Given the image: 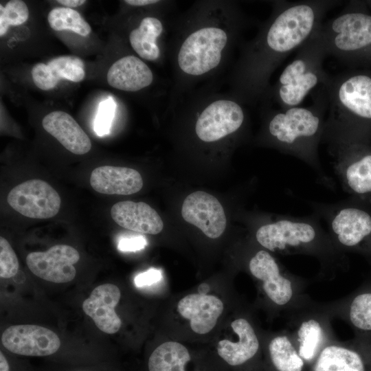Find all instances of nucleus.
Instances as JSON below:
<instances>
[{
  "instance_id": "obj_37",
  "label": "nucleus",
  "mask_w": 371,
  "mask_h": 371,
  "mask_svg": "<svg viewBox=\"0 0 371 371\" xmlns=\"http://www.w3.org/2000/svg\"><path fill=\"white\" fill-rule=\"evenodd\" d=\"M73 371H91V370H83V369H78V370H73Z\"/></svg>"
},
{
  "instance_id": "obj_19",
  "label": "nucleus",
  "mask_w": 371,
  "mask_h": 371,
  "mask_svg": "<svg viewBox=\"0 0 371 371\" xmlns=\"http://www.w3.org/2000/svg\"><path fill=\"white\" fill-rule=\"evenodd\" d=\"M107 82L112 87L125 91H137L149 86L153 73L140 58L126 56L117 60L107 72Z\"/></svg>"
},
{
  "instance_id": "obj_4",
  "label": "nucleus",
  "mask_w": 371,
  "mask_h": 371,
  "mask_svg": "<svg viewBox=\"0 0 371 371\" xmlns=\"http://www.w3.org/2000/svg\"><path fill=\"white\" fill-rule=\"evenodd\" d=\"M335 171L344 188L359 198H371V150L347 134L324 129Z\"/></svg>"
},
{
  "instance_id": "obj_29",
  "label": "nucleus",
  "mask_w": 371,
  "mask_h": 371,
  "mask_svg": "<svg viewBox=\"0 0 371 371\" xmlns=\"http://www.w3.org/2000/svg\"><path fill=\"white\" fill-rule=\"evenodd\" d=\"M115 108L116 104L111 97L99 104L94 121V131L98 136L102 137L109 133Z\"/></svg>"
},
{
  "instance_id": "obj_22",
  "label": "nucleus",
  "mask_w": 371,
  "mask_h": 371,
  "mask_svg": "<svg viewBox=\"0 0 371 371\" xmlns=\"http://www.w3.org/2000/svg\"><path fill=\"white\" fill-rule=\"evenodd\" d=\"M191 357L188 349L176 341H166L157 347L148 361V371H186Z\"/></svg>"
},
{
  "instance_id": "obj_23",
  "label": "nucleus",
  "mask_w": 371,
  "mask_h": 371,
  "mask_svg": "<svg viewBox=\"0 0 371 371\" xmlns=\"http://www.w3.org/2000/svg\"><path fill=\"white\" fill-rule=\"evenodd\" d=\"M269 354L276 371H303L304 360L286 336H278L271 341Z\"/></svg>"
},
{
  "instance_id": "obj_7",
  "label": "nucleus",
  "mask_w": 371,
  "mask_h": 371,
  "mask_svg": "<svg viewBox=\"0 0 371 371\" xmlns=\"http://www.w3.org/2000/svg\"><path fill=\"white\" fill-rule=\"evenodd\" d=\"M227 43L226 32L218 27H206L192 32L179 49V67L193 76L208 72L218 65Z\"/></svg>"
},
{
  "instance_id": "obj_5",
  "label": "nucleus",
  "mask_w": 371,
  "mask_h": 371,
  "mask_svg": "<svg viewBox=\"0 0 371 371\" xmlns=\"http://www.w3.org/2000/svg\"><path fill=\"white\" fill-rule=\"evenodd\" d=\"M319 32L327 56L348 61L371 47V15L347 7L322 23Z\"/></svg>"
},
{
  "instance_id": "obj_34",
  "label": "nucleus",
  "mask_w": 371,
  "mask_h": 371,
  "mask_svg": "<svg viewBox=\"0 0 371 371\" xmlns=\"http://www.w3.org/2000/svg\"><path fill=\"white\" fill-rule=\"evenodd\" d=\"M57 2L58 3H60L66 8H76L78 7L85 3H86V1L85 0H58Z\"/></svg>"
},
{
  "instance_id": "obj_30",
  "label": "nucleus",
  "mask_w": 371,
  "mask_h": 371,
  "mask_svg": "<svg viewBox=\"0 0 371 371\" xmlns=\"http://www.w3.org/2000/svg\"><path fill=\"white\" fill-rule=\"evenodd\" d=\"M19 265L17 256L10 244L3 236L0 237V276L2 278H10L14 276L19 270Z\"/></svg>"
},
{
  "instance_id": "obj_17",
  "label": "nucleus",
  "mask_w": 371,
  "mask_h": 371,
  "mask_svg": "<svg viewBox=\"0 0 371 371\" xmlns=\"http://www.w3.org/2000/svg\"><path fill=\"white\" fill-rule=\"evenodd\" d=\"M90 184L94 190L101 194L129 195L142 188L143 179L135 169L102 166L93 170Z\"/></svg>"
},
{
  "instance_id": "obj_6",
  "label": "nucleus",
  "mask_w": 371,
  "mask_h": 371,
  "mask_svg": "<svg viewBox=\"0 0 371 371\" xmlns=\"http://www.w3.org/2000/svg\"><path fill=\"white\" fill-rule=\"evenodd\" d=\"M257 242L271 251L287 252L313 247L326 237L316 213L305 217L278 215L256 231Z\"/></svg>"
},
{
  "instance_id": "obj_28",
  "label": "nucleus",
  "mask_w": 371,
  "mask_h": 371,
  "mask_svg": "<svg viewBox=\"0 0 371 371\" xmlns=\"http://www.w3.org/2000/svg\"><path fill=\"white\" fill-rule=\"evenodd\" d=\"M350 318L357 328L371 330V293H363L357 295L352 301Z\"/></svg>"
},
{
  "instance_id": "obj_11",
  "label": "nucleus",
  "mask_w": 371,
  "mask_h": 371,
  "mask_svg": "<svg viewBox=\"0 0 371 371\" xmlns=\"http://www.w3.org/2000/svg\"><path fill=\"white\" fill-rule=\"evenodd\" d=\"M78 251L67 245H56L45 251L30 253L26 257L29 269L38 278L54 283H65L76 276L74 265Z\"/></svg>"
},
{
  "instance_id": "obj_3",
  "label": "nucleus",
  "mask_w": 371,
  "mask_h": 371,
  "mask_svg": "<svg viewBox=\"0 0 371 371\" xmlns=\"http://www.w3.org/2000/svg\"><path fill=\"white\" fill-rule=\"evenodd\" d=\"M329 114L325 128L352 134L358 121H371V76L339 74L324 87Z\"/></svg>"
},
{
  "instance_id": "obj_31",
  "label": "nucleus",
  "mask_w": 371,
  "mask_h": 371,
  "mask_svg": "<svg viewBox=\"0 0 371 371\" xmlns=\"http://www.w3.org/2000/svg\"><path fill=\"white\" fill-rule=\"evenodd\" d=\"M32 77L35 85L47 91L54 88L59 82L52 74L47 64L39 63L32 69Z\"/></svg>"
},
{
  "instance_id": "obj_27",
  "label": "nucleus",
  "mask_w": 371,
  "mask_h": 371,
  "mask_svg": "<svg viewBox=\"0 0 371 371\" xmlns=\"http://www.w3.org/2000/svg\"><path fill=\"white\" fill-rule=\"evenodd\" d=\"M29 10L21 0L9 1L5 6L0 5V36H3L10 25H20L27 21Z\"/></svg>"
},
{
  "instance_id": "obj_14",
  "label": "nucleus",
  "mask_w": 371,
  "mask_h": 371,
  "mask_svg": "<svg viewBox=\"0 0 371 371\" xmlns=\"http://www.w3.org/2000/svg\"><path fill=\"white\" fill-rule=\"evenodd\" d=\"M251 273L263 282V289L271 301L284 305L292 297L291 282L281 275L275 258L265 250H260L250 259Z\"/></svg>"
},
{
  "instance_id": "obj_15",
  "label": "nucleus",
  "mask_w": 371,
  "mask_h": 371,
  "mask_svg": "<svg viewBox=\"0 0 371 371\" xmlns=\"http://www.w3.org/2000/svg\"><path fill=\"white\" fill-rule=\"evenodd\" d=\"M177 311L183 317L190 321L194 332L204 335L216 326L223 313V304L214 295L193 293L179 300Z\"/></svg>"
},
{
  "instance_id": "obj_8",
  "label": "nucleus",
  "mask_w": 371,
  "mask_h": 371,
  "mask_svg": "<svg viewBox=\"0 0 371 371\" xmlns=\"http://www.w3.org/2000/svg\"><path fill=\"white\" fill-rule=\"evenodd\" d=\"M7 200L17 212L38 219L56 216L61 204L56 190L41 179H30L17 185L8 193Z\"/></svg>"
},
{
  "instance_id": "obj_24",
  "label": "nucleus",
  "mask_w": 371,
  "mask_h": 371,
  "mask_svg": "<svg viewBox=\"0 0 371 371\" xmlns=\"http://www.w3.org/2000/svg\"><path fill=\"white\" fill-rule=\"evenodd\" d=\"M48 23L54 30H71L82 36L89 35L91 31L89 24L76 10L66 8H53L47 16Z\"/></svg>"
},
{
  "instance_id": "obj_12",
  "label": "nucleus",
  "mask_w": 371,
  "mask_h": 371,
  "mask_svg": "<svg viewBox=\"0 0 371 371\" xmlns=\"http://www.w3.org/2000/svg\"><path fill=\"white\" fill-rule=\"evenodd\" d=\"M183 218L200 229L210 238H217L224 232L227 219L218 199L203 191L189 194L181 207Z\"/></svg>"
},
{
  "instance_id": "obj_20",
  "label": "nucleus",
  "mask_w": 371,
  "mask_h": 371,
  "mask_svg": "<svg viewBox=\"0 0 371 371\" xmlns=\"http://www.w3.org/2000/svg\"><path fill=\"white\" fill-rule=\"evenodd\" d=\"M231 326L238 336V341L221 340L217 345V352L229 365L238 366L247 363L256 355L259 341L254 328L245 319H235Z\"/></svg>"
},
{
  "instance_id": "obj_33",
  "label": "nucleus",
  "mask_w": 371,
  "mask_h": 371,
  "mask_svg": "<svg viewBox=\"0 0 371 371\" xmlns=\"http://www.w3.org/2000/svg\"><path fill=\"white\" fill-rule=\"evenodd\" d=\"M161 279V270L150 268L147 271L137 274L134 278V283L137 287H144L157 283Z\"/></svg>"
},
{
  "instance_id": "obj_21",
  "label": "nucleus",
  "mask_w": 371,
  "mask_h": 371,
  "mask_svg": "<svg viewBox=\"0 0 371 371\" xmlns=\"http://www.w3.org/2000/svg\"><path fill=\"white\" fill-rule=\"evenodd\" d=\"M162 30V24L157 18L143 19L139 27L133 30L129 34L131 47L144 59L148 60L157 59L160 52L156 40Z\"/></svg>"
},
{
  "instance_id": "obj_9",
  "label": "nucleus",
  "mask_w": 371,
  "mask_h": 371,
  "mask_svg": "<svg viewBox=\"0 0 371 371\" xmlns=\"http://www.w3.org/2000/svg\"><path fill=\"white\" fill-rule=\"evenodd\" d=\"M1 344L10 352L26 357H49L58 352L60 340L49 328L33 324L14 325L1 335Z\"/></svg>"
},
{
  "instance_id": "obj_1",
  "label": "nucleus",
  "mask_w": 371,
  "mask_h": 371,
  "mask_svg": "<svg viewBox=\"0 0 371 371\" xmlns=\"http://www.w3.org/2000/svg\"><path fill=\"white\" fill-rule=\"evenodd\" d=\"M308 106L281 109L272 113L267 122L271 143L284 154L303 161L324 177L318 148L322 141L328 101L324 87Z\"/></svg>"
},
{
  "instance_id": "obj_25",
  "label": "nucleus",
  "mask_w": 371,
  "mask_h": 371,
  "mask_svg": "<svg viewBox=\"0 0 371 371\" xmlns=\"http://www.w3.org/2000/svg\"><path fill=\"white\" fill-rule=\"evenodd\" d=\"M300 356L306 362H311L317 354L322 337V330L318 322L309 319L302 323L298 332Z\"/></svg>"
},
{
  "instance_id": "obj_26",
  "label": "nucleus",
  "mask_w": 371,
  "mask_h": 371,
  "mask_svg": "<svg viewBox=\"0 0 371 371\" xmlns=\"http://www.w3.org/2000/svg\"><path fill=\"white\" fill-rule=\"evenodd\" d=\"M47 65L52 74L58 82L61 79H65L78 82L85 78V65L79 57L58 56L52 59Z\"/></svg>"
},
{
  "instance_id": "obj_35",
  "label": "nucleus",
  "mask_w": 371,
  "mask_h": 371,
  "mask_svg": "<svg viewBox=\"0 0 371 371\" xmlns=\"http://www.w3.org/2000/svg\"><path fill=\"white\" fill-rule=\"evenodd\" d=\"M125 3L133 6H143L159 2L157 0H126Z\"/></svg>"
},
{
  "instance_id": "obj_2",
  "label": "nucleus",
  "mask_w": 371,
  "mask_h": 371,
  "mask_svg": "<svg viewBox=\"0 0 371 371\" xmlns=\"http://www.w3.org/2000/svg\"><path fill=\"white\" fill-rule=\"evenodd\" d=\"M319 27L297 49L278 78L274 96L281 109L300 106L313 90L319 85L326 87L330 80L331 76L322 67L327 54Z\"/></svg>"
},
{
  "instance_id": "obj_16",
  "label": "nucleus",
  "mask_w": 371,
  "mask_h": 371,
  "mask_svg": "<svg viewBox=\"0 0 371 371\" xmlns=\"http://www.w3.org/2000/svg\"><path fill=\"white\" fill-rule=\"evenodd\" d=\"M111 215L120 226L140 234H157L164 227L163 221L158 213L142 201L117 202L112 206Z\"/></svg>"
},
{
  "instance_id": "obj_32",
  "label": "nucleus",
  "mask_w": 371,
  "mask_h": 371,
  "mask_svg": "<svg viewBox=\"0 0 371 371\" xmlns=\"http://www.w3.org/2000/svg\"><path fill=\"white\" fill-rule=\"evenodd\" d=\"M147 240L142 235H130L122 237L117 243V249L123 252H135L143 249Z\"/></svg>"
},
{
  "instance_id": "obj_13",
  "label": "nucleus",
  "mask_w": 371,
  "mask_h": 371,
  "mask_svg": "<svg viewBox=\"0 0 371 371\" xmlns=\"http://www.w3.org/2000/svg\"><path fill=\"white\" fill-rule=\"evenodd\" d=\"M120 296V291L116 285L109 283L99 285L83 302V311L92 318L100 330L114 334L122 326V321L115 311Z\"/></svg>"
},
{
  "instance_id": "obj_18",
  "label": "nucleus",
  "mask_w": 371,
  "mask_h": 371,
  "mask_svg": "<svg viewBox=\"0 0 371 371\" xmlns=\"http://www.w3.org/2000/svg\"><path fill=\"white\" fill-rule=\"evenodd\" d=\"M42 126L74 154L84 155L91 150L89 137L74 118L66 112L55 111L48 113L43 117Z\"/></svg>"
},
{
  "instance_id": "obj_10",
  "label": "nucleus",
  "mask_w": 371,
  "mask_h": 371,
  "mask_svg": "<svg viewBox=\"0 0 371 371\" xmlns=\"http://www.w3.org/2000/svg\"><path fill=\"white\" fill-rule=\"evenodd\" d=\"M245 120L243 109L237 102L228 100H217L209 104L201 113L196 122V133L203 142H215L236 132Z\"/></svg>"
},
{
  "instance_id": "obj_36",
  "label": "nucleus",
  "mask_w": 371,
  "mask_h": 371,
  "mask_svg": "<svg viewBox=\"0 0 371 371\" xmlns=\"http://www.w3.org/2000/svg\"><path fill=\"white\" fill-rule=\"evenodd\" d=\"M210 290V286L206 283L200 284L198 287V291L199 294L207 295V293Z\"/></svg>"
}]
</instances>
